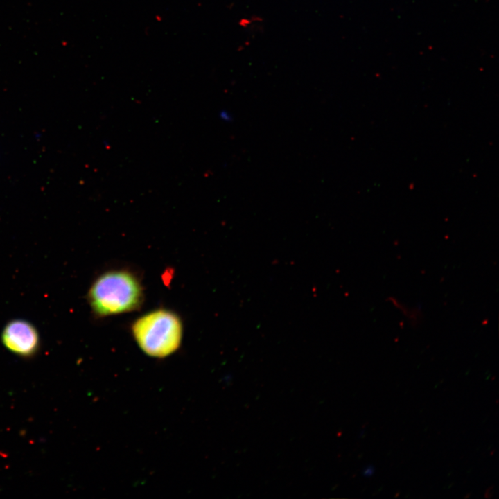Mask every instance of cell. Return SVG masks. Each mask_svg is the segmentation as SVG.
Masks as SVG:
<instances>
[{
	"label": "cell",
	"instance_id": "6da1fadb",
	"mask_svg": "<svg viewBox=\"0 0 499 499\" xmlns=\"http://www.w3.org/2000/svg\"><path fill=\"white\" fill-rule=\"evenodd\" d=\"M141 297V288L137 279L123 271L102 274L89 291L90 306L100 316L132 310L140 304Z\"/></svg>",
	"mask_w": 499,
	"mask_h": 499
},
{
	"label": "cell",
	"instance_id": "7a4b0ae2",
	"mask_svg": "<svg viewBox=\"0 0 499 499\" xmlns=\"http://www.w3.org/2000/svg\"><path fill=\"white\" fill-rule=\"evenodd\" d=\"M132 333L139 347L146 354L163 358L170 355L180 347L182 325L173 313L157 310L135 321Z\"/></svg>",
	"mask_w": 499,
	"mask_h": 499
},
{
	"label": "cell",
	"instance_id": "3957f363",
	"mask_svg": "<svg viewBox=\"0 0 499 499\" xmlns=\"http://www.w3.org/2000/svg\"><path fill=\"white\" fill-rule=\"evenodd\" d=\"M1 340L8 350L21 357L32 356L39 349V332L31 322L24 319L7 322L1 331Z\"/></svg>",
	"mask_w": 499,
	"mask_h": 499
},
{
	"label": "cell",
	"instance_id": "277c9868",
	"mask_svg": "<svg viewBox=\"0 0 499 499\" xmlns=\"http://www.w3.org/2000/svg\"><path fill=\"white\" fill-rule=\"evenodd\" d=\"M374 472V468L373 466H367L362 471V473L366 477H369L373 475Z\"/></svg>",
	"mask_w": 499,
	"mask_h": 499
},
{
	"label": "cell",
	"instance_id": "5b68a950",
	"mask_svg": "<svg viewBox=\"0 0 499 499\" xmlns=\"http://www.w3.org/2000/svg\"><path fill=\"white\" fill-rule=\"evenodd\" d=\"M220 117L222 119V120H224L225 121H229L231 119L229 112L226 111H221L220 113Z\"/></svg>",
	"mask_w": 499,
	"mask_h": 499
}]
</instances>
